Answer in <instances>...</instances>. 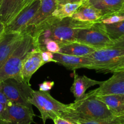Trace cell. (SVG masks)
Listing matches in <instances>:
<instances>
[{"instance_id": "obj_21", "label": "cell", "mask_w": 124, "mask_h": 124, "mask_svg": "<svg viewBox=\"0 0 124 124\" xmlns=\"http://www.w3.org/2000/svg\"><path fill=\"white\" fill-rule=\"evenodd\" d=\"M84 1L74 3H67L65 4L57 6L56 9L53 12L52 16L59 19L71 17L78 9L82 4Z\"/></svg>"}, {"instance_id": "obj_9", "label": "cell", "mask_w": 124, "mask_h": 124, "mask_svg": "<svg viewBox=\"0 0 124 124\" xmlns=\"http://www.w3.org/2000/svg\"><path fill=\"white\" fill-rule=\"evenodd\" d=\"M40 6V0H35L23 9L5 25L4 33L22 32L27 26Z\"/></svg>"}, {"instance_id": "obj_12", "label": "cell", "mask_w": 124, "mask_h": 124, "mask_svg": "<svg viewBox=\"0 0 124 124\" xmlns=\"http://www.w3.org/2000/svg\"><path fill=\"white\" fill-rule=\"evenodd\" d=\"M55 63H59L67 69L75 71L80 68H87L92 64V60L88 55L78 57L61 53H53Z\"/></svg>"}, {"instance_id": "obj_4", "label": "cell", "mask_w": 124, "mask_h": 124, "mask_svg": "<svg viewBox=\"0 0 124 124\" xmlns=\"http://www.w3.org/2000/svg\"><path fill=\"white\" fill-rule=\"evenodd\" d=\"M93 23L81 21L71 17L59 19L53 16L50 25V40H54L59 44L75 42L77 29H85Z\"/></svg>"}, {"instance_id": "obj_26", "label": "cell", "mask_w": 124, "mask_h": 124, "mask_svg": "<svg viewBox=\"0 0 124 124\" xmlns=\"http://www.w3.org/2000/svg\"><path fill=\"white\" fill-rule=\"evenodd\" d=\"M41 57H42V62L44 64L49 62H54L55 61L53 59V53L47 51H41Z\"/></svg>"}, {"instance_id": "obj_34", "label": "cell", "mask_w": 124, "mask_h": 124, "mask_svg": "<svg viewBox=\"0 0 124 124\" xmlns=\"http://www.w3.org/2000/svg\"><path fill=\"white\" fill-rule=\"evenodd\" d=\"M115 14H118V15H122V16H123V17H124V10L120 11V12L115 13Z\"/></svg>"}, {"instance_id": "obj_28", "label": "cell", "mask_w": 124, "mask_h": 124, "mask_svg": "<svg viewBox=\"0 0 124 124\" xmlns=\"http://www.w3.org/2000/svg\"><path fill=\"white\" fill-rule=\"evenodd\" d=\"M34 1H35V0H21L20 5H19V7H18V9H17V10H16V12L15 15L14 17H15V16L16 15L18 14V13H19L20 11H21L23 9L25 8V7H27L28 5H29L30 4H31V2ZM12 19H13V18H12Z\"/></svg>"}, {"instance_id": "obj_20", "label": "cell", "mask_w": 124, "mask_h": 124, "mask_svg": "<svg viewBox=\"0 0 124 124\" xmlns=\"http://www.w3.org/2000/svg\"><path fill=\"white\" fill-rule=\"evenodd\" d=\"M21 0H2L0 4V21L6 25L14 17Z\"/></svg>"}, {"instance_id": "obj_8", "label": "cell", "mask_w": 124, "mask_h": 124, "mask_svg": "<svg viewBox=\"0 0 124 124\" xmlns=\"http://www.w3.org/2000/svg\"><path fill=\"white\" fill-rule=\"evenodd\" d=\"M32 106L9 102L0 116V124H31L35 116Z\"/></svg>"}, {"instance_id": "obj_36", "label": "cell", "mask_w": 124, "mask_h": 124, "mask_svg": "<svg viewBox=\"0 0 124 124\" xmlns=\"http://www.w3.org/2000/svg\"><path fill=\"white\" fill-rule=\"evenodd\" d=\"M82 1H83L84 2H85V1H88V0H82Z\"/></svg>"}, {"instance_id": "obj_13", "label": "cell", "mask_w": 124, "mask_h": 124, "mask_svg": "<svg viewBox=\"0 0 124 124\" xmlns=\"http://www.w3.org/2000/svg\"><path fill=\"white\" fill-rule=\"evenodd\" d=\"M22 36V32L4 33L0 40V69L19 43Z\"/></svg>"}, {"instance_id": "obj_29", "label": "cell", "mask_w": 124, "mask_h": 124, "mask_svg": "<svg viewBox=\"0 0 124 124\" xmlns=\"http://www.w3.org/2000/svg\"><path fill=\"white\" fill-rule=\"evenodd\" d=\"M112 47L124 49V35L116 41H114Z\"/></svg>"}, {"instance_id": "obj_25", "label": "cell", "mask_w": 124, "mask_h": 124, "mask_svg": "<svg viewBox=\"0 0 124 124\" xmlns=\"http://www.w3.org/2000/svg\"><path fill=\"white\" fill-rule=\"evenodd\" d=\"M54 82L53 81H44L39 85V90L44 92H48L52 89L54 86Z\"/></svg>"}, {"instance_id": "obj_2", "label": "cell", "mask_w": 124, "mask_h": 124, "mask_svg": "<svg viewBox=\"0 0 124 124\" xmlns=\"http://www.w3.org/2000/svg\"><path fill=\"white\" fill-rule=\"evenodd\" d=\"M20 42L0 69V82L8 79L23 80L21 71L25 58L35 48L32 36L29 33L22 32Z\"/></svg>"}, {"instance_id": "obj_14", "label": "cell", "mask_w": 124, "mask_h": 124, "mask_svg": "<svg viewBox=\"0 0 124 124\" xmlns=\"http://www.w3.org/2000/svg\"><path fill=\"white\" fill-rule=\"evenodd\" d=\"M74 71V81L70 91L73 94L75 100L81 99L89 88L95 85H100L103 82L93 80L85 75H79L75 71Z\"/></svg>"}, {"instance_id": "obj_24", "label": "cell", "mask_w": 124, "mask_h": 124, "mask_svg": "<svg viewBox=\"0 0 124 124\" xmlns=\"http://www.w3.org/2000/svg\"><path fill=\"white\" fill-rule=\"evenodd\" d=\"M40 51H47L53 53H59L60 51V46L56 41L53 40H48L44 43L40 49Z\"/></svg>"}, {"instance_id": "obj_22", "label": "cell", "mask_w": 124, "mask_h": 124, "mask_svg": "<svg viewBox=\"0 0 124 124\" xmlns=\"http://www.w3.org/2000/svg\"><path fill=\"white\" fill-rule=\"evenodd\" d=\"M104 26L108 35L113 42L124 35V20Z\"/></svg>"}, {"instance_id": "obj_18", "label": "cell", "mask_w": 124, "mask_h": 124, "mask_svg": "<svg viewBox=\"0 0 124 124\" xmlns=\"http://www.w3.org/2000/svg\"><path fill=\"white\" fill-rule=\"evenodd\" d=\"M96 97L106 105L115 116H124V94L96 96Z\"/></svg>"}, {"instance_id": "obj_37", "label": "cell", "mask_w": 124, "mask_h": 124, "mask_svg": "<svg viewBox=\"0 0 124 124\" xmlns=\"http://www.w3.org/2000/svg\"><path fill=\"white\" fill-rule=\"evenodd\" d=\"M2 0H0V4H1V2H2Z\"/></svg>"}, {"instance_id": "obj_3", "label": "cell", "mask_w": 124, "mask_h": 124, "mask_svg": "<svg viewBox=\"0 0 124 124\" xmlns=\"http://www.w3.org/2000/svg\"><path fill=\"white\" fill-rule=\"evenodd\" d=\"M92 63L88 69L101 72H111L124 69V49L107 47L94 51L88 55Z\"/></svg>"}, {"instance_id": "obj_5", "label": "cell", "mask_w": 124, "mask_h": 124, "mask_svg": "<svg viewBox=\"0 0 124 124\" xmlns=\"http://www.w3.org/2000/svg\"><path fill=\"white\" fill-rule=\"evenodd\" d=\"M76 41L87 45L96 51L112 47L113 41L110 38L101 21L95 22L85 29H79L76 31Z\"/></svg>"}, {"instance_id": "obj_6", "label": "cell", "mask_w": 124, "mask_h": 124, "mask_svg": "<svg viewBox=\"0 0 124 124\" xmlns=\"http://www.w3.org/2000/svg\"><path fill=\"white\" fill-rule=\"evenodd\" d=\"M29 102L39 111L43 124H46L47 119L53 120L56 117L61 116L68 106L53 98L48 92L39 90H33Z\"/></svg>"}, {"instance_id": "obj_35", "label": "cell", "mask_w": 124, "mask_h": 124, "mask_svg": "<svg viewBox=\"0 0 124 124\" xmlns=\"http://www.w3.org/2000/svg\"><path fill=\"white\" fill-rule=\"evenodd\" d=\"M123 10H124V4H123V7H122V10H121V11H123Z\"/></svg>"}, {"instance_id": "obj_33", "label": "cell", "mask_w": 124, "mask_h": 124, "mask_svg": "<svg viewBox=\"0 0 124 124\" xmlns=\"http://www.w3.org/2000/svg\"><path fill=\"white\" fill-rule=\"evenodd\" d=\"M5 107H6V105L0 103V116H1V114H2V112L4 111V110Z\"/></svg>"}, {"instance_id": "obj_17", "label": "cell", "mask_w": 124, "mask_h": 124, "mask_svg": "<svg viewBox=\"0 0 124 124\" xmlns=\"http://www.w3.org/2000/svg\"><path fill=\"white\" fill-rule=\"evenodd\" d=\"M56 7V0H40L39 7L27 26H34L46 20L52 15Z\"/></svg>"}, {"instance_id": "obj_10", "label": "cell", "mask_w": 124, "mask_h": 124, "mask_svg": "<svg viewBox=\"0 0 124 124\" xmlns=\"http://www.w3.org/2000/svg\"><path fill=\"white\" fill-rule=\"evenodd\" d=\"M93 91L96 96L124 94V69L114 72L110 79Z\"/></svg>"}, {"instance_id": "obj_1", "label": "cell", "mask_w": 124, "mask_h": 124, "mask_svg": "<svg viewBox=\"0 0 124 124\" xmlns=\"http://www.w3.org/2000/svg\"><path fill=\"white\" fill-rule=\"evenodd\" d=\"M73 122L88 120H107L116 116L106 105L98 99L94 91L85 94L79 100L68 105L61 116Z\"/></svg>"}, {"instance_id": "obj_15", "label": "cell", "mask_w": 124, "mask_h": 124, "mask_svg": "<svg viewBox=\"0 0 124 124\" xmlns=\"http://www.w3.org/2000/svg\"><path fill=\"white\" fill-rule=\"evenodd\" d=\"M88 4L101 13L102 18L122 10L124 0H88Z\"/></svg>"}, {"instance_id": "obj_11", "label": "cell", "mask_w": 124, "mask_h": 124, "mask_svg": "<svg viewBox=\"0 0 124 124\" xmlns=\"http://www.w3.org/2000/svg\"><path fill=\"white\" fill-rule=\"evenodd\" d=\"M41 51L35 48L31 51L23 63L21 71V76L24 81L30 84L32 75L38 69L44 64L41 57Z\"/></svg>"}, {"instance_id": "obj_7", "label": "cell", "mask_w": 124, "mask_h": 124, "mask_svg": "<svg viewBox=\"0 0 124 124\" xmlns=\"http://www.w3.org/2000/svg\"><path fill=\"white\" fill-rule=\"evenodd\" d=\"M0 87L10 102L24 105H32L29 101L33 89L30 84L23 80L8 79L0 82Z\"/></svg>"}, {"instance_id": "obj_19", "label": "cell", "mask_w": 124, "mask_h": 124, "mask_svg": "<svg viewBox=\"0 0 124 124\" xmlns=\"http://www.w3.org/2000/svg\"><path fill=\"white\" fill-rule=\"evenodd\" d=\"M59 44L60 46V51L59 53L70 55L85 57L96 51L94 49L77 41Z\"/></svg>"}, {"instance_id": "obj_30", "label": "cell", "mask_w": 124, "mask_h": 124, "mask_svg": "<svg viewBox=\"0 0 124 124\" xmlns=\"http://www.w3.org/2000/svg\"><path fill=\"white\" fill-rule=\"evenodd\" d=\"M57 2V6L65 4L67 3H74V2H79L83 1L82 0H56Z\"/></svg>"}, {"instance_id": "obj_31", "label": "cell", "mask_w": 124, "mask_h": 124, "mask_svg": "<svg viewBox=\"0 0 124 124\" xmlns=\"http://www.w3.org/2000/svg\"><path fill=\"white\" fill-rule=\"evenodd\" d=\"M9 102L10 101L7 99V97L4 95V94L2 92L1 87H0V103H2V104L7 105Z\"/></svg>"}, {"instance_id": "obj_27", "label": "cell", "mask_w": 124, "mask_h": 124, "mask_svg": "<svg viewBox=\"0 0 124 124\" xmlns=\"http://www.w3.org/2000/svg\"><path fill=\"white\" fill-rule=\"evenodd\" d=\"M53 120L54 124H76L70 120H67V119L60 116L56 117Z\"/></svg>"}, {"instance_id": "obj_32", "label": "cell", "mask_w": 124, "mask_h": 124, "mask_svg": "<svg viewBox=\"0 0 124 124\" xmlns=\"http://www.w3.org/2000/svg\"><path fill=\"white\" fill-rule=\"evenodd\" d=\"M5 31V25L2 23L0 21V40L1 39L2 36L4 34Z\"/></svg>"}, {"instance_id": "obj_16", "label": "cell", "mask_w": 124, "mask_h": 124, "mask_svg": "<svg viewBox=\"0 0 124 124\" xmlns=\"http://www.w3.org/2000/svg\"><path fill=\"white\" fill-rule=\"evenodd\" d=\"M71 18L81 21L94 23L100 21L102 15L98 9L85 1L73 13Z\"/></svg>"}, {"instance_id": "obj_23", "label": "cell", "mask_w": 124, "mask_h": 124, "mask_svg": "<svg viewBox=\"0 0 124 124\" xmlns=\"http://www.w3.org/2000/svg\"><path fill=\"white\" fill-rule=\"evenodd\" d=\"M76 124H124V116L115 117L107 120H88V121L75 122Z\"/></svg>"}]
</instances>
